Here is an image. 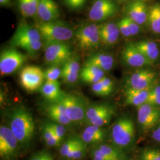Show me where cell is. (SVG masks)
<instances>
[{
  "mask_svg": "<svg viewBox=\"0 0 160 160\" xmlns=\"http://www.w3.org/2000/svg\"><path fill=\"white\" fill-rule=\"evenodd\" d=\"M10 128L20 145H29L34 136L35 129L33 116L29 110L22 106L14 109L10 116Z\"/></svg>",
  "mask_w": 160,
  "mask_h": 160,
  "instance_id": "cell-1",
  "label": "cell"
},
{
  "mask_svg": "<svg viewBox=\"0 0 160 160\" xmlns=\"http://www.w3.org/2000/svg\"><path fill=\"white\" fill-rule=\"evenodd\" d=\"M110 137L113 145L123 152L130 150L135 142V128L131 118L123 116L112 127Z\"/></svg>",
  "mask_w": 160,
  "mask_h": 160,
  "instance_id": "cell-2",
  "label": "cell"
},
{
  "mask_svg": "<svg viewBox=\"0 0 160 160\" xmlns=\"http://www.w3.org/2000/svg\"><path fill=\"white\" fill-rule=\"evenodd\" d=\"M34 28L39 31L45 43L64 42L71 39L74 35L73 31L69 26L58 21L50 22L41 21L36 23Z\"/></svg>",
  "mask_w": 160,
  "mask_h": 160,
  "instance_id": "cell-3",
  "label": "cell"
},
{
  "mask_svg": "<svg viewBox=\"0 0 160 160\" xmlns=\"http://www.w3.org/2000/svg\"><path fill=\"white\" fill-rule=\"evenodd\" d=\"M66 113L73 123H80L86 120L87 106L83 98L74 94H65L61 99Z\"/></svg>",
  "mask_w": 160,
  "mask_h": 160,
  "instance_id": "cell-4",
  "label": "cell"
},
{
  "mask_svg": "<svg viewBox=\"0 0 160 160\" xmlns=\"http://www.w3.org/2000/svg\"><path fill=\"white\" fill-rule=\"evenodd\" d=\"M45 59L51 66L63 65L72 57V51L65 42H52L45 43Z\"/></svg>",
  "mask_w": 160,
  "mask_h": 160,
  "instance_id": "cell-5",
  "label": "cell"
},
{
  "mask_svg": "<svg viewBox=\"0 0 160 160\" xmlns=\"http://www.w3.org/2000/svg\"><path fill=\"white\" fill-rule=\"evenodd\" d=\"M78 45L82 50L96 48L100 43L98 26L87 24L81 26L75 33Z\"/></svg>",
  "mask_w": 160,
  "mask_h": 160,
  "instance_id": "cell-6",
  "label": "cell"
},
{
  "mask_svg": "<svg viewBox=\"0 0 160 160\" xmlns=\"http://www.w3.org/2000/svg\"><path fill=\"white\" fill-rule=\"evenodd\" d=\"M114 114V108L109 104H92L87 108L85 120L89 125L103 128L109 124Z\"/></svg>",
  "mask_w": 160,
  "mask_h": 160,
  "instance_id": "cell-7",
  "label": "cell"
},
{
  "mask_svg": "<svg viewBox=\"0 0 160 160\" xmlns=\"http://www.w3.org/2000/svg\"><path fill=\"white\" fill-rule=\"evenodd\" d=\"M26 61V56L15 49L4 51L0 56L1 75H7L14 72L22 67Z\"/></svg>",
  "mask_w": 160,
  "mask_h": 160,
  "instance_id": "cell-8",
  "label": "cell"
},
{
  "mask_svg": "<svg viewBox=\"0 0 160 160\" xmlns=\"http://www.w3.org/2000/svg\"><path fill=\"white\" fill-rule=\"evenodd\" d=\"M20 79L22 86L26 90L34 92L42 87L44 83V71L37 66H27L22 70Z\"/></svg>",
  "mask_w": 160,
  "mask_h": 160,
  "instance_id": "cell-9",
  "label": "cell"
},
{
  "mask_svg": "<svg viewBox=\"0 0 160 160\" xmlns=\"http://www.w3.org/2000/svg\"><path fill=\"white\" fill-rule=\"evenodd\" d=\"M20 144L10 128L0 127V155L4 160H12L17 155Z\"/></svg>",
  "mask_w": 160,
  "mask_h": 160,
  "instance_id": "cell-10",
  "label": "cell"
},
{
  "mask_svg": "<svg viewBox=\"0 0 160 160\" xmlns=\"http://www.w3.org/2000/svg\"><path fill=\"white\" fill-rule=\"evenodd\" d=\"M138 120L143 130L151 129L160 122V107L147 103L138 106Z\"/></svg>",
  "mask_w": 160,
  "mask_h": 160,
  "instance_id": "cell-11",
  "label": "cell"
},
{
  "mask_svg": "<svg viewBox=\"0 0 160 160\" xmlns=\"http://www.w3.org/2000/svg\"><path fill=\"white\" fill-rule=\"evenodd\" d=\"M42 39L39 31L34 27L27 24H20L12 37L10 44L13 47H22L31 43Z\"/></svg>",
  "mask_w": 160,
  "mask_h": 160,
  "instance_id": "cell-12",
  "label": "cell"
},
{
  "mask_svg": "<svg viewBox=\"0 0 160 160\" xmlns=\"http://www.w3.org/2000/svg\"><path fill=\"white\" fill-rule=\"evenodd\" d=\"M117 6L112 0H96L89 12V18L93 22H103L116 14Z\"/></svg>",
  "mask_w": 160,
  "mask_h": 160,
  "instance_id": "cell-13",
  "label": "cell"
},
{
  "mask_svg": "<svg viewBox=\"0 0 160 160\" xmlns=\"http://www.w3.org/2000/svg\"><path fill=\"white\" fill-rule=\"evenodd\" d=\"M156 74L149 69H141L133 73L127 80L126 88L135 90H145L152 87Z\"/></svg>",
  "mask_w": 160,
  "mask_h": 160,
  "instance_id": "cell-14",
  "label": "cell"
},
{
  "mask_svg": "<svg viewBox=\"0 0 160 160\" xmlns=\"http://www.w3.org/2000/svg\"><path fill=\"white\" fill-rule=\"evenodd\" d=\"M122 58L124 62L131 67H142L152 64L133 43L127 45L124 48L122 52Z\"/></svg>",
  "mask_w": 160,
  "mask_h": 160,
  "instance_id": "cell-15",
  "label": "cell"
},
{
  "mask_svg": "<svg viewBox=\"0 0 160 160\" xmlns=\"http://www.w3.org/2000/svg\"><path fill=\"white\" fill-rule=\"evenodd\" d=\"M37 15L42 22H55L60 16V12L54 0H40Z\"/></svg>",
  "mask_w": 160,
  "mask_h": 160,
  "instance_id": "cell-16",
  "label": "cell"
},
{
  "mask_svg": "<svg viewBox=\"0 0 160 160\" xmlns=\"http://www.w3.org/2000/svg\"><path fill=\"white\" fill-rule=\"evenodd\" d=\"M45 111L48 116L55 123L64 126H69L72 123L68 117L65 106L61 101L50 103L47 106Z\"/></svg>",
  "mask_w": 160,
  "mask_h": 160,
  "instance_id": "cell-17",
  "label": "cell"
},
{
  "mask_svg": "<svg viewBox=\"0 0 160 160\" xmlns=\"http://www.w3.org/2000/svg\"><path fill=\"white\" fill-rule=\"evenodd\" d=\"M126 12L127 16L139 25H142L147 22L148 12L145 3L141 0H136L130 3Z\"/></svg>",
  "mask_w": 160,
  "mask_h": 160,
  "instance_id": "cell-18",
  "label": "cell"
},
{
  "mask_svg": "<svg viewBox=\"0 0 160 160\" xmlns=\"http://www.w3.org/2000/svg\"><path fill=\"white\" fill-rule=\"evenodd\" d=\"M100 42L110 46L116 43L119 38L120 31L117 24L109 22L98 26Z\"/></svg>",
  "mask_w": 160,
  "mask_h": 160,
  "instance_id": "cell-19",
  "label": "cell"
},
{
  "mask_svg": "<svg viewBox=\"0 0 160 160\" xmlns=\"http://www.w3.org/2000/svg\"><path fill=\"white\" fill-rule=\"evenodd\" d=\"M40 92L42 96L50 103L61 101L65 94L61 89L60 83L58 81H45L41 87Z\"/></svg>",
  "mask_w": 160,
  "mask_h": 160,
  "instance_id": "cell-20",
  "label": "cell"
},
{
  "mask_svg": "<svg viewBox=\"0 0 160 160\" xmlns=\"http://www.w3.org/2000/svg\"><path fill=\"white\" fill-rule=\"evenodd\" d=\"M151 88L145 90H135L126 88L125 93V103L126 105L138 107L147 103Z\"/></svg>",
  "mask_w": 160,
  "mask_h": 160,
  "instance_id": "cell-21",
  "label": "cell"
},
{
  "mask_svg": "<svg viewBox=\"0 0 160 160\" xmlns=\"http://www.w3.org/2000/svg\"><path fill=\"white\" fill-rule=\"evenodd\" d=\"M104 71L97 67L86 63L80 72L81 80L88 84H95L104 77Z\"/></svg>",
  "mask_w": 160,
  "mask_h": 160,
  "instance_id": "cell-22",
  "label": "cell"
},
{
  "mask_svg": "<svg viewBox=\"0 0 160 160\" xmlns=\"http://www.w3.org/2000/svg\"><path fill=\"white\" fill-rule=\"evenodd\" d=\"M133 44L151 63H154L158 58L160 50L154 41L141 40Z\"/></svg>",
  "mask_w": 160,
  "mask_h": 160,
  "instance_id": "cell-23",
  "label": "cell"
},
{
  "mask_svg": "<svg viewBox=\"0 0 160 160\" xmlns=\"http://www.w3.org/2000/svg\"><path fill=\"white\" fill-rule=\"evenodd\" d=\"M114 63V58L112 55L103 53L92 54L88 58L86 62V63L94 65L104 72L113 68Z\"/></svg>",
  "mask_w": 160,
  "mask_h": 160,
  "instance_id": "cell-24",
  "label": "cell"
},
{
  "mask_svg": "<svg viewBox=\"0 0 160 160\" xmlns=\"http://www.w3.org/2000/svg\"><path fill=\"white\" fill-rule=\"evenodd\" d=\"M147 22L152 31L160 34V4H155L149 10Z\"/></svg>",
  "mask_w": 160,
  "mask_h": 160,
  "instance_id": "cell-25",
  "label": "cell"
},
{
  "mask_svg": "<svg viewBox=\"0 0 160 160\" xmlns=\"http://www.w3.org/2000/svg\"><path fill=\"white\" fill-rule=\"evenodd\" d=\"M40 0H18V6L24 17H32L37 15Z\"/></svg>",
  "mask_w": 160,
  "mask_h": 160,
  "instance_id": "cell-26",
  "label": "cell"
},
{
  "mask_svg": "<svg viewBox=\"0 0 160 160\" xmlns=\"http://www.w3.org/2000/svg\"><path fill=\"white\" fill-rule=\"evenodd\" d=\"M96 147L112 160H126L125 152H123L119 149L117 148L113 145H110L102 143L97 145Z\"/></svg>",
  "mask_w": 160,
  "mask_h": 160,
  "instance_id": "cell-27",
  "label": "cell"
},
{
  "mask_svg": "<svg viewBox=\"0 0 160 160\" xmlns=\"http://www.w3.org/2000/svg\"><path fill=\"white\" fill-rule=\"evenodd\" d=\"M42 137L46 145L49 147H56L62 142L55 137L48 123H45L42 128Z\"/></svg>",
  "mask_w": 160,
  "mask_h": 160,
  "instance_id": "cell-28",
  "label": "cell"
},
{
  "mask_svg": "<svg viewBox=\"0 0 160 160\" xmlns=\"http://www.w3.org/2000/svg\"><path fill=\"white\" fill-rule=\"evenodd\" d=\"M80 64L77 58L72 57L63 65L62 74H80Z\"/></svg>",
  "mask_w": 160,
  "mask_h": 160,
  "instance_id": "cell-29",
  "label": "cell"
},
{
  "mask_svg": "<svg viewBox=\"0 0 160 160\" xmlns=\"http://www.w3.org/2000/svg\"><path fill=\"white\" fill-rule=\"evenodd\" d=\"M82 141L81 138L72 137L68 139L62 145L60 148V154L64 157L66 158L70 152L74 148Z\"/></svg>",
  "mask_w": 160,
  "mask_h": 160,
  "instance_id": "cell-30",
  "label": "cell"
},
{
  "mask_svg": "<svg viewBox=\"0 0 160 160\" xmlns=\"http://www.w3.org/2000/svg\"><path fill=\"white\" fill-rule=\"evenodd\" d=\"M86 151L87 144L82 140V141L69 152L65 158L68 160H79L86 155Z\"/></svg>",
  "mask_w": 160,
  "mask_h": 160,
  "instance_id": "cell-31",
  "label": "cell"
},
{
  "mask_svg": "<svg viewBox=\"0 0 160 160\" xmlns=\"http://www.w3.org/2000/svg\"><path fill=\"white\" fill-rule=\"evenodd\" d=\"M141 160H160V150L153 148H145L140 154Z\"/></svg>",
  "mask_w": 160,
  "mask_h": 160,
  "instance_id": "cell-32",
  "label": "cell"
},
{
  "mask_svg": "<svg viewBox=\"0 0 160 160\" xmlns=\"http://www.w3.org/2000/svg\"><path fill=\"white\" fill-rule=\"evenodd\" d=\"M62 69L58 66H52L44 71L45 80L46 81H56L61 77Z\"/></svg>",
  "mask_w": 160,
  "mask_h": 160,
  "instance_id": "cell-33",
  "label": "cell"
},
{
  "mask_svg": "<svg viewBox=\"0 0 160 160\" xmlns=\"http://www.w3.org/2000/svg\"><path fill=\"white\" fill-rule=\"evenodd\" d=\"M48 124L50 126V128H51L52 131L55 134V137L57 138L60 141L62 142L67 132L65 126L59 123H55L54 122H49L48 123Z\"/></svg>",
  "mask_w": 160,
  "mask_h": 160,
  "instance_id": "cell-34",
  "label": "cell"
},
{
  "mask_svg": "<svg viewBox=\"0 0 160 160\" xmlns=\"http://www.w3.org/2000/svg\"><path fill=\"white\" fill-rule=\"evenodd\" d=\"M83 131L90 133L93 136L99 138L102 142L106 138V131L102 127L95 125H89L86 127Z\"/></svg>",
  "mask_w": 160,
  "mask_h": 160,
  "instance_id": "cell-35",
  "label": "cell"
},
{
  "mask_svg": "<svg viewBox=\"0 0 160 160\" xmlns=\"http://www.w3.org/2000/svg\"><path fill=\"white\" fill-rule=\"evenodd\" d=\"M92 90L95 94L102 97L108 96L112 92L103 86L100 81L92 84Z\"/></svg>",
  "mask_w": 160,
  "mask_h": 160,
  "instance_id": "cell-36",
  "label": "cell"
},
{
  "mask_svg": "<svg viewBox=\"0 0 160 160\" xmlns=\"http://www.w3.org/2000/svg\"><path fill=\"white\" fill-rule=\"evenodd\" d=\"M42 42L41 40H39L28 43L21 47V48L25 50L28 53H29L30 55H34L40 50V48L42 47Z\"/></svg>",
  "mask_w": 160,
  "mask_h": 160,
  "instance_id": "cell-37",
  "label": "cell"
},
{
  "mask_svg": "<svg viewBox=\"0 0 160 160\" xmlns=\"http://www.w3.org/2000/svg\"><path fill=\"white\" fill-rule=\"evenodd\" d=\"M117 25L119 29L120 33L125 37H130L131 36L130 30L127 22L126 17H123L122 19L120 20L118 23Z\"/></svg>",
  "mask_w": 160,
  "mask_h": 160,
  "instance_id": "cell-38",
  "label": "cell"
},
{
  "mask_svg": "<svg viewBox=\"0 0 160 160\" xmlns=\"http://www.w3.org/2000/svg\"><path fill=\"white\" fill-rule=\"evenodd\" d=\"M64 4L72 10H79L86 4V0H63Z\"/></svg>",
  "mask_w": 160,
  "mask_h": 160,
  "instance_id": "cell-39",
  "label": "cell"
},
{
  "mask_svg": "<svg viewBox=\"0 0 160 160\" xmlns=\"http://www.w3.org/2000/svg\"><path fill=\"white\" fill-rule=\"evenodd\" d=\"M90 154L93 160H113L110 158L108 156L104 154L96 147L92 149L90 151Z\"/></svg>",
  "mask_w": 160,
  "mask_h": 160,
  "instance_id": "cell-40",
  "label": "cell"
},
{
  "mask_svg": "<svg viewBox=\"0 0 160 160\" xmlns=\"http://www.w3.org/2000/svg\"><path fill=\"white\" fill-rule=\"evenodd\" d=\"M126 17L131 36H135L138 34L139 32V30H140L139 25L136 22H135L133 20H132L131 18H130L129 17H128V16H126Z\"/></svg>",
  "mask_w": 160,
  "mask_h": 160,
  "instance_id": "cell-41",
  "label": "cell"
},
{
  "mask_svg": "<svg viewBox=\"0 0 160 160\" xmlns=\"http://www.w3.org/2000/svg\"><path fill=\"white\" fill-rule=\"evenodd\" d=\"M30 160H53V158L49 152L43 151L34 155Z\"/></svg>",
  "mask_w": 160,
  "mask_h": 160,
  "instance_id": "cell-42",
  "label": "cell"
},
{
  "mask_svg": "<svg viewBox=\"0 0 160 160\" xmlns=\"http://www.w3.org/2000/svg\"><path fill=\"white\" fill-rule=\"evenodd\" d=\"M100 81L102 83L103 86H104L107 89H108L109 91H110L111 92L113 91L114 84H113V81L111 79L104 77L103 78L100 80Z\"/></svg>",
  "mask_w": 160,
  "mask_h": 160,
  "instance_id": "cell-43",
  "label": "cell"
},
{
  "mask_svg": "<svg viewBox=\"0 0 160 160\" xmlns=\"http://www.w3.org/2000/svg\"><path fill=\"white\" fill-rule=\"evenodd\" d=\"M147 103L155 106L160 107V97L149 96Z\"/></svg>",
  "mask_w": 160,
  "mask_h": 160,
  "instance_id": "cell-44",
  "label": "cell"
},
{
  "mask_svg": "<svg viewBox=\"0 0 160 160\" xmlns=\"http://www.w3.org/2000/svg\"><path fill=\"white\" fill-rule=\"evenodd\" d=\"M149 96L160 97V86L152 87L150 90Z\"/></svg>",
  "mask_w": 160,
  "mask_h": 160,
  "instance_id": "cell-45",
  "label": "cell"
},
{
  "mask_svg": "<svg viewBox=\"0 0 160 160\" xmlns=\"http://www.w3.org/2000/svg\"><path fill=\"white\" fill-rule=\"evenodd\" d=\"M152 137L154 141L160 143V123L154 131L153 132Z\"/></svg>",
  "mask_w": 160,
  "mask_h": 160,
  "instance_id": "cell-46",
  "label": "cell"
},
{
  "mask_svg": "<svg viewBox=\"0 0 160 160\" xmlns=\"http://www.w3.org/2000/svg\"><path fill=\"white\" fill-rule=\"evenodd\" d=\"M10 0H0V4L1 6L7 5Z\"/></svg>",
  "mask_w": 160,
  "mask_h": 160,
  "instance_id": "cell-47",
  "label": "cell"
},
{
  "mask_svg": "<svg viewBox=\"0 0 160 160\" xmlns=\"http://www.w3.org/2000/svg\"><path fill=\"white\" fill-rule=\"evenodd\" d=\"M118 1H126V0H118Z\"/></svg>",
  "mask_w": 160,
  "mask_h": 160,
  "instance_id": "cell-48",
  "label": "cell"
},
{
  "mask_svg": "<svg viewBox=\"0 0 160 160\" xmlns=\"http://www.w3.org/2000/svg\"><path fill=\"white\" fill-rule=\"evenodd\" d=\"M141 1H142V0H141Z\"/></svg>",
  "mask_w": 160,
  "mask_h": 160,
  "instance_id": "cell-49",
  "label": "cell"
}]
</instances>
